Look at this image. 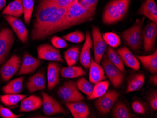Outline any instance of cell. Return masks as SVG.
<instances>
[{
    "instance_id": "6da1fadb",
    "label": "cell",
    "mask_w": 157,
    "mask_h": 118,
    "mask_svg": "<svg viewBox=\"0 0 157 118\" xmlns=\"http://www.w3.org/2000/svg\"><path fill=\"white\" fill-rule=\"evenodd\" d=\"M67 8L38 2L31 32L32 40H44L57 32L69 29L66 20Z\"/></svg>"
},
{
    "instance_id": "7a4b0ae2",
    "label": "cell",
    "mask_w": 157,
    "mask_h": 118,
    "mask_svg": "<svg viewBox=\"0 0 157 118\" xmlns=\"http://www.w3.org/2000/svg\"><path fill=\"white\" fill-rule=\"evenodd\" d=\"M131 0H111L105 6L102 22L105 25L118 23L125 17L129 10Z\"/></svg>"
},
{
    "instance_id": "3957f363",
    "label": "cell",
    "mask_w": 157,
    "mask_h": 118,
    "mask_svg": "<svg viewBox=\"0 0 157 118\" xmlns=\"http://www.w3.org/2000/svg\"><path fill=\"white\" fill-rule=\"evenodd\" d=\"M96 13L86 9L78 0H75L68 7L66 14L68 29L90 21L94 18Z\"/></svg>"
},
{
    "instance_id": "277c9868",
    "label": "cell",
    "mask_w": 157,
    "mask_h": 118,
    "mask_svg": "<svg viewBox=\"0 0 157 118\" xmlns=\"http://www.w3.org/2000/svg\"><path fill=\"white\" fill-rule=\"evenodd\" d=\"M145 17H143L135 21L132 26L121 33L126 44L134 52L139 51L142 44V30Z\"/></svg>"
},
{
    "instance_id": "5b68a950",
    "label": "cell",
    "mask_w": 157,
    "mask_h": 118,
    "mask_svg": "<svg viewBox=\"0 0 157 118\" xmlns=\"http://www.w3.org/2000/svg\"><path fill=\"white\" fill-rule=\"evenodd\" d=\"M58 94L60 98L65 103H74L84 99V96L80 93L76 83L71 80L63 83L59 88Z\"/></svg>"
},
{
    "instance_id": "8992f818",
    "label": "cell",
    "mask_w": 157,
    "mask_h": 118,
    "mask_svg": "<svg viewBox=\"0 0 157 118\" xmlns=\"http://www.w3.org/2000/svg\"><path fill=\"white\" fill-rule=\"evenodd\" d=\"M101 63L107 77H108L113 86L115 88L121 87L125 79L123 73L110 62L105 55H103Z\"/></svg>"
},
{
    "instance_id": "52a82bcc",
    "label": "cell",
    "mask_w": 157,
    "mask_h": 118,
    "mask_svg": "<svg viewBox=\"0 0 157 118\" xmlns=\"http://www.w3.org/2000/svg\"><path fill=\"white\" fill-rule=\"evenodd\" d=\"M15 40L14 33L9 28L5 27L0 31V65L8 57Z\"/></svg>"
},
{
    "instance_id": "ba28073f",
    "label": "cell",
    "mask_w": 157,
    "mask_h": 118,
    "mask_svg": "<svg viewBox=\"0 0 157 118\" xmlns=\"http://www.w3.org/2000/svg\"><path fill=\"white\" fill-rule=\"evenodd\" d=\"M120 94L114 90L106 92L101 97L97 98L95 106L100 113L103 115L108 114L119 97Z\"/></svg>"
},
{
    "instance_id": "9c48e42d",
    "label": "cell",
    "mask_w": 157,
    "mask_h": 118,
    "mask_svg": "<svg viewBox=\"0 0 157 118\" xmlns=\"http://www.w3.org/2000/svg\"><path fill=\"white\" fill-rule=\"evenodd\" d=\"M157 36V25L153 22L149 23L142 30V40L145 52H150L154 50Z\"/></svg>"
},
{
    "instance_id": "30bf717a",
    "label": "cell",
    "mask_w": 157,
    "mask_h": 118,
    "mask_svg": "<svg viewBox=\"0 0 157 118\" xmlns=\"http://www.w3.org/2000/svg\"><path fill=\"white\" fill-rule=\"evenodd\" d=\"M91 32L92 39L94 44V61L96 63L100 64L106 50L107 44L103 39L98 26L93 25L92 28Z\"/></svg>"
},
{
    "instance_id": "8fae6325",
    "label": "cell",
    "mask_w": 157,
    "mask_h": 118,
    "mask_svg": "<svg viewBox=\"0 0 157 118\" xmlns=\"http://www.w3.org/2000/svg\"><path fill=\"white\" fill-rule=\"evenodd\" d=\"M21 59L18 55H12L2 67L0 75L2 81L6 82L10 80L20 69Z\"/></svg>"
},
{
    "instance_id": "7c38bea8",
    "label": "cell",
    "mask_w": 157,
    "mask_h": 118,
    "mask_svg": "<svg viewBox=\"0 0 157 118\" xmlns=\"http://www.w3.org/2000/svg\"><path fill=\"white\" fill-rule=\"evenodd\" d=\"M37 55L40 59L64 63L59 50L48 44H43L38 47Z\"/></svg>"
},
{
    "instance_id": "4fadbf2b",
    "label": "cell",
    "mask_w": 157,
    "mask_h": 118,
    "mask_svg": "<svg viewBox=\"0 0 157 118\" xmlns=\"http://www.w3.org/2000/svg\"><path fill=\"white\" fill-rule=\"evenodd\" d=\"M41 95L43 100L42 107L44 114L47 115L67 114L66 111L56 99L43 91L41 92Z\"/></svg>"
},
{
    "instance_id": "5bb4252c",
    "label": "cell",
    "mask_w": 157,
    "mask_h": 118,
    "mask_svg": "<svg viewBox=\"0 0 157 118\" xmlns=\"http://www.w3.org/2000/svg\"><path fill=\"white\" fill-rule=\"evenodd\" d=\"M3 17L11 26L19 40L23 44H26L28 40V31L22 21L11 16L3 15Z\"/></svg>"
},
{
    "instance_id": "9a60e30c",
    "label": "cell",
    "mask_w": 157,
    "mask_h": 118,
    "mask_svg": "<svg viewBox=\"0 0 157 118\" xmlns=\"http://www.w3.org/2000/svg\"><path fill=\"white\" fill-rule=\"evenodd\" d=\"M43 63L44 62L41 59L34 58L29 53H25L17 75L32 74L35 72Z\"/></svg>"
},
{
    "instance_id": "2e32d148",
    "label": "cell",
    "mask_w": 157,
    "mask_h": 118,
    "mask_svg": "<svg viewBox=\"0 0 157 118\" xmlns=\"http://www.w3.org/2000/svg\"><path fill=\"white\" fill-rule=\"evenodd\" d=\"M46 80L44 74L39 72L30 77L25 83V87L29 93L45 89Z\"/></svg>"
},
{
    "instance_id": "e0dca14e",
    "label": "cell",
    "mask_w": 157,
    "mask_h": 118,
    "mask_svg": "<svg viewBox=\"0 0 157 118\" xmlns=\"http://www.w3.org/2000/svg\"><path fill=\"white\" fill-rule=\"evenodd\" d=\"M116 52L127 67L135 71H138L140 69L139 60L131 52L129 48L126 46H123L118 48Z\"/></svg>"
},
{
    "instance_id": "ac0fdd59",
    "label": "cell",
    "mask_w": 157,
    "mask_h": 118,
    "mask_svg": "<svg viewBox=\"0 0 157 118\" xmlns=\"http://www.w3.org/2000/svg\"><path fill=\"white\" fill-rule=\"evenodd\" d=\"M137 14L147 17L157 24V5L155 0H145L137 10Z\"/></svg>"
},
{
    "instance_id": "d6986e66",
    "label": "cell",
    "mask_w": 157,
    "mask_h": 118,
    "mask_svg": "<svg viewBox=\"0 0 157 118\" xmlns=\"http://www.w3.org/2000/svg\"><path fill=\"white\" fill-rule=\"evenodd\" d=\"M85 41L82 51L80 52V62L84 67L88 70L90 67L91 57V48L92 46V39L90 33L89 31L86 32Z\"/></svg>"
},
{
    "instance_id": "ffe728a7",
    "label": "cell",
    "mask_w": 157,
    "mask_h": 118,
    "mask_svg": "<svg viewBox=\"0 0 157 118\" xmlns=\"http://www.w3.org/2000/svg\"><path fill=\"white\" fill-rule=\"evenodd\" d=\"M59 64L55 62H51L47 67V88L52 91L55 87L60 83L59 74L60 72Z\"/></svg>"
},
{
    "instance_id": "44dd1931",
    "label": "cell",
    "mask_w": 157,
    "mask_h": 118,
    "mask_svg": "<svg viewBox=\"0 0 157 118\" xmlns=\"http://www.w3.org/2000/svg\"><path fill=\"white\" fill-rule=\"evenodd\" d=\"M43 100L38 96L32 95L25 97L21 101L19 111L20 112H29L40 109L42 106Z\"/></svg>"
},
{
    "instance_id": "7402d4cb",
    "label": "cell",
    "mask_w": 157,
    "mask_h": 118,
    "mask_svg": "<svg viewBox=\"0 0 157 118\" xmlns=\"http://www.w3.org/2000/svg\"><path fill=\"white\" fill-rule=\"evenodd\" d=\"M74 118H87L90 115L88 105L83 102L78 101L74 103H65Z\"/></svg>"
},
{
    "instance_id": "603a6c76",
    "label": "cell",
    "mask_w": 157,
    "mask_h": 118,
    "mask_svg": "<svg viewBox=\"0 0 157 118\" xmlns=\"http://www.w3.org/2000/svg\"><path fill=\"white\" fill-rule=\"evenodd\" d=\"M89 69V81L93 84L106 80L107 77L105 75L103 67L96 63L92 59Z\"/></svg>"
},
{
    "instance_id": "cb8c5ba5",
    "label": "cell",
    "mask_w": 157,
    "mask_h": 118,
    "mask_svg": "<svg viewBox=\"0 0 157 118\" xmlns=\"http://www.w3.org/2000/svg\"><path fill=\"white\" fill-rule=\"evenodd\" d=\"M136 58L144 68L152 74L157 73V50L152 54L148 55H137Z\"/></svg>"
},
{
    "instance_id": "d4e9b609",
    "label": "cell",
    "mask_w": 157,
    "mask_h": 118,
    "mask_svg": "<svg viewBox=\"0 0 157 118\" xmlns=\"http://www.w3.org/2000/svg\"><path fill=\"white\" fill-rule=\"evenodd\" d=\"M3 15H9L19 18L24 14L22 0H14L10 3L2 12Z\"/></svg>"
},
{
    "instance_id": "484cf974",
    "label": "cell",
    "mask_w": 157,
    "mask_h": 118,
    "mask_svg": "<svg viewBox=\"0 0 157 118\" xmlns=\"http://www.w3.org/2000/svg\"><path fill=\"white\" fill-rule=\"evenodd\" d=\"M24 77H20L10 81L3 86L2 90L5 94H18L22 91Z\"/></svg>"
},
{
    "instance_id": "4316f807",
    "label": "cell",
    "mask_w": 157,
    "mask_h": 118,
    "mask_svg": "<svg viewBox=\"0 0 157 118\" xmlns=\"http://www.w3.org/2000/svg\"><path fill=\"white\" fill-rule=\"evenodd\" d=\"M60 73L63 78L70 79L83 76L87 74L86 72L82 67L74 66L62 68Z\"/></svg>"
},
{
    "instance_id": "83f0119b",
    "label": "cell",
    "mask_w": 157,
    "mask_h": 118,
    "mask_svg": "<svg viewBox=\"0 0 157 118\" xmlns=\"http://www.w3.org/2000/svg\"><path fill=\"white\" fill-rule=\"evenodd\" d=\"M145 77L142 74H136L131 77L127 84L126 93L139 91L144 84Z\"/></svg>"
},
{
    "instance_id": "f1b7e54d",
    "label": "cell",
    "mask_w": 157,
    "mask_h": 118,
    "mask_svg": "<svg viewBox=\"0 0 157 118\" xmlns=\"http://www.w3.org/2000/svg\"><path fill=\"white\" fill-rule=\"evenodd\" d=\"M105 51L106 54V56L110 62L117 67L122 73H125L126 70L124 63L117 52L110 46L107 47Z\"/></svg>"
},
{
    "instance_id": "f546056e",
    "label": "cell",
    "mask_w": 157,
    "mask_h": 118,
    "mask_svg": "<svg viewBox=\"0 0 157 118\" xmlns=\"http://www.w3.org/2000/svg\"><path fill=\"white\" fill-rule=\"evenodd\" d=\"M112 115L113 118H133L129 109L124 103L121 101L117 102L114 106Z\"/></svg>"
},
{
    "instance_id": "4dcf8cb0",
    "label": "cell",
    "mask_w": 157,
    "mask_h": 118,
    "mask_svg": "<svg viewBox=\"0 0 157 118\" xmlns=\"http://www.w3.org/2000/svg\"><path fill=\"white\" fill-rule=\"evenodd\" d=\"M110 82L108 80L101 81L96 83L91 95L88 97V100H93L103 96L107 91Z\"/></svg>"
},
{
    "instance_id": "1f68e13d",
    "label": "cell",
    "mask_w": 157,
    "mask_h": 118,
    "mask_svg": "<svg viewBox=\"0 0 157 118\" xmlns=\"http://www.w3.org/2000/svg\"><path fill=\"white\" fill-rule=\"evenodd\" d=\"M25 97H26L25 95L6 94L0 96V100L6 106H15L17 105V104Z\"/></svg>"
},
{
    "instance_id": "d6a6232c",
    "label": "cell",
    "mask_w": 157,
    "mask_h": 118,
    "mask_svg": "<svg viewBox=\"0 0 157 118\" xmlns=\"http://www.w3.org/2000/svg\"><path fill=\"white\" fill-rule=\"evenodd\" d=\"M76 84L78 89L88 97L91 95L94 89V85L90 82L87 81L84 77H82L78 79Z\"/></svg>"
},
{
    "instance_id": "836d02e7",
    "label": "cell",
    "mask_w": 157,
    "mask_h": 118,
    "mask_svg": "<svg viewBox=\"0 0 157 118\" xmlns=\"http://www.w3.org/2000/svg\"><path fill=\"white\" fill-rule=\"evenodd\" d=\"M24 10V18L26 24L30 23L33 12L34 0H22Z\"/></svg>"
},
{
    "instance_id": "e575fe53",
    "label": "cell",
    "mask_w": 157,
    "mask_h": 118,
    "mask_svg": "<svg viewBox=\"0 0 157 118\" xmlns=\"http://www.w3.org/2000/svg\"><path fill=\"white\" fill-rule=\"evenodd\" d=\"M62 37L67 41L75 44L82 43L85 40V36L83 32L78 30L64 35Z\"/></svg>"
},
{
    "instance_id": "d590c367",
    "label": "cell",
    "mask_w": 157,
    "mask_h": 118,
    "mask_svg": "<svg viewBox=\"0 0 157 118\" xmlns=\"http://www.w3.org/2000/svg\"><path fill=\"white\" fill-rule=\"evenodd\" d=\"M103 38L107 44L111 47L115 48L121 44L120 37L114 32H106L103 34Z\"/></svg>"
},
{
    "instance_id": "8d00e7d4",
    "label": "cell",
    "mask_w": 157,
    "mask_h": 118,
    "mask_svg": "<svg viewBox=\"0 0 157 118\" xmlns=\"http://www.w3.org/2000/svg\"><path fill=\"white\" fill-rule=\"evenodd\" d=\"M75 0H39V3L52 4L59 7L67 8Z\"/></svg>"
},
{
    "instance_id": "74e56055",
    "label": "cell",
    "mask_w": 157,
    "mask_h": 118,
    "mask_svg": "<svg viewBox=\"0 0 157 118\" xmlns=\"http://www.w3.org/2000/svg\"><path fill=\"white\" fill-rule=\"evenodd\" d=\"M51 41L53 46L56 48H66L68 46L65 40L56 36L52 37Z\"/></svg>"
},
{
    "instance_id": "f35d334b",
    "label": "cell",
    "mask_w": 157,
    "mask_h": 118,
    "mask_svg": "<svg viewBox=\"0 0 157 118\" xmlns=\"http://www.w3.org/2000/svg\"><path fill=\"white\" fill-rule=\"evenodd\" d=\"M132 108L135 113L139 114H145L146 112V108L143 103L139 101H134L132 103Z\"/></svg>"
},
{
    "instance_id": "ab89813d",
    "label": "cell",
    "mask_w": 157,
    "mask_h": 118,
    "mask_svg": "<svg viewBox=\"0 0 157 118\" xmlns=\"http://www.w3.org/2000/svg\"><path fill=\"white\" fill-rule=\"evenodd\" d=\"M84 7L96 12L97 5L99 0H78Z\"/></svg>"
},
{
    "instance_id": "60d3db41",
    "label": "cell",
    "mask_w": 157,
    "mask_h": 118,
    "mask_svg": "<svg viewBox=\"0 0 157 118\" xmlns=\"http://www.w3.org/2000/svg\"><path fill=\"white\" fill-rule=\"evenodd\" d=\"M0 116L3 118H18L22 115L15 114L10 109L0 105Z\"/></svg>"
},
{
    "instance_id": "b9f144b4",
    "label": "cell",
    "mask_w": 157,
    "mask_h": 118,
    "mask_svg": "<svg viewBox=\"0 0 157 118\" xmlns=\"http://www.w3.org/2000/svg\"><path fill=\"white\" fill-rule=\"evenodd\" d=\"M149 106L151 111H156L157 110V90L153 91L149 97L148 100Z\"/></svg>"
},
{
    "instance_id": "7bdbcfd3",
    "label": "cell",
    "mask_w": 157,
    "mask_h": 118,
    "mask_svg": "<svg viewBox=\"0 0 157 118\" xmlns=\"http://www.w3.org/2000/svg\"><path fill=\"white\" fill-rule=\"evenodd\" d=\"M80 50H81L80 47L77 46L72 59L70 61L69 63L68 64V67L75 66L77 63L80 58Z\"/></svg>"
},
{
    "instance_id": "ee69618b",
    "label": "cell",
    "mask_w": 157,
    "mask_h": 118,
    "mask_svg": "<svg viewBox=\"0 0 157 118\" xmlns=\"http://www.w3.org/2000/svg\"><path fill=\"white\" fill-rule=\"evenodd\" d=\"M77 46L72 47L70 48L64 53V58H65V61H66L67 65H68V64L69 63L70 61L72 59L74 52L76 49Z\"/></svg>"
},
{
    "instance_id": "f6af8a7d",
    "label": "cell",
    "mask_w": 157,
    "mask_h": 118,
    "mask_svg": "<svg viewBox=\"0 0 157 118\" xmlns=\"http://www.w3.org/2000/svg\"><path fill=\"white\" fill-rule=\"evenodd\" d=\"M149 82L153 84L154 86H157V74H154L151 76L149 78Z\"/></svg>"
},
{
    "instance_id": "bcb514c9",
    "label": "cell",
    "mask_w": 157,
    "mask_h": 118,
    "mask_svg": "<svg viewBox=\"0 0 157 118\" xmlns=\"http://www.w3.org/2000/svg\"><path fill=\"white\" fill-rule=\"evenodd\" d=\"M6 0H0V10H2L6 5Z\"/></svg>"
}]
</instances>
